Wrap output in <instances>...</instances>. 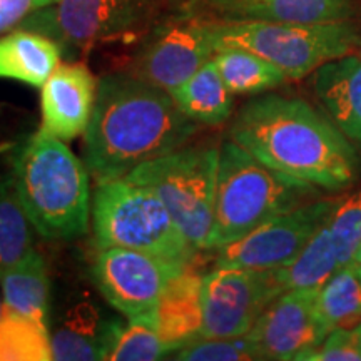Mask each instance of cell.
<instances>
[{
  "mask_svg": "<svg viewBox=\"0 0 361 361\" xmlns=\"http://www.w3.org/2000/svg\"><path fill=\"white\" fill-rule=\"evenodd\" d=\"M169 90L134 74H107L84 133V164L99 183L119 179L183 147L197 130Z\"/></svg>",
  "mask_w": 361,
  "mask_h": 361,
  "instance_id": "1",
  "label": "cell"
},
{
  "mask_svg": "<svg viewBox=\"0 0 361 361\" xmlns=\"http://www.w3.org/2000/svg\"><path fill=\"white\" fill-rule=\"evenodd\" d=\"M229 135L268 168L319 189L343 191L358 176L348 137L300 97L252 99L238 112Z\"/></svg>",
  "mask_w": 361,
  "mask_h": 361,
  "instance_id": "2",
  "label": "cell"
},
{
  "mask_svg": "<svg viewBox=\"0 0 361 361\" xmlns=\"http://www.w3.org/2000/svg\"><path fill=\"white\" fill-rule=\"evenodd\" d=\"M13 183L34 229L45 239H74L89 228V173L64 141L30 135L13 152Z\"/></svg>",
  "mask_w": 361,
  "mask_h": 361,
  "instance_id": "3",
  "label": "cell"
},
{
  "mask_svg": "<svg viewBox=\"0 0 361 361\" xmlns=\"http://www.w3.org/2000/svg\"><path fill=\"white\" fill-rule=\"evenodd\" d=\"M318 189L268 168L234 141L223 142L214 219L206 251L221 250L274 216L318 200Z\"/></svg>",
  "mask_w": 361,
  "mask_h": 361,
  "instance_id": "4",
  "label": "cell"
},
{
  "mask_svg": "<svg viewBox=\"0 0 361 361\" xmlns=\"http://www.w3.org/2000/svg\"><path fill=\"white\" fill-rule=\"evenodd\" d=\"M99 250L126 247L179 266L192 264L197 250L180 233L161 197L144 184L119 178L99 183L92 201Z\"/></svg>",
  "mask_w": 361,
  "mask_h": 361,
  "instance_id": "5",
  "label": "cell"
},
{
  "mask_svg": "<svg viewBox=\"0 0 361 361\" xmlns=\"http://www.w3.org/2000/svg\"><path fill=\"white\" fill-rule=\"evenodd\" d=\"M216 51L241 47L279 67L288 79H303L318 67L348 56L360 44L358 30L346 20L293 24L266 20H223L213 25Z\"/></svg>",
  "mask_w": 361,
  "mask_h": 361,
  "instance_id": "6",
  "label": "cell"
},
{
  "mask_svg": "<svg viewBox=\"0 0 361 361\" xmlns=\"http://www.w3.org/2000/svg\"><path fill=\"white\" fill-rule=\"evenodd\" d=\"M218 166L216 147H179L142 162L124 178L151 188L194 250L206 251L214 219Z\"/></svg>",
  "mask_w": 361,
  "mask_h": 361,
  "instance_id": "7",
  "label": "cell"
},
{
  "mask_svg": "<svg viewBox=\"0 0 361 361\" xmlns=\"http://www.w3.org/2000/svg\"><path fill=\"white\" fill-rule=\"evenodd\" d=\"M157 7L159 0H57L30 13L19 27L75 51L142 29Z\"/></svg>",
  "mask_w": 361,
  "mask_h": 361,
  "instance_id": "8",
  "label": "cell"
},
{
  "mask_svg": "<svg viewBox=\"0 0 361 361\" xmlns=\"http://www.w3.org/2000/svg\"><path fill=\"white\" fill-rule=\"evenodd\" d=\"M284 291L276 269L214 266L202 279V338L245 336Z\"/></svg>",
  "mask_w": 361,
  "mask_h": 361,
  "instance_id": "9",
  "label": "cell"
},
{
  "mask_svg": "<svg viewBox=\"0 0 361 361\" xmlns=\"http://www.w3.org/2000/svg\"><path fill=\"white\" fill-rule=\"evenodd\" d=\"M213 20L191 13H180L162 22L135 56L133 74L171 92L213 59Z\"/></svg>",
  "mask_w": 361,
  "mask_h": 361,
  "instance_id": "10",
  "label": "cell"
},
{
  "mask_svg": "<svg viewBox=\"0 0 361 361\" xmlns=\"http://www.w3.org/2000/svg\"><path fill=\"white\" fill-rule=\"evenodd\" d=\"M338 200H314L274 216L245 238L221 247L214 266L276 269L290 264L303 251Z\"/></svg>",
  "mask_w": 361,
  "mask_h": 361,
  "instance_id": "11",
  "label": "cell"
},
{
  "mask_svg": "<svg viewBox=\"0 0 361 361\" xmlns=\"http://www.w3.org/2000/svg\"><path fill=\"white\" fill-rule=\"evenodd\" d=\"M319 288L286 290L271 301L247 338L261 360L303 361L305 355L319 346L331 328L318 306Z\"/></svg>",
  "mask_w": 361,
  "mask_h": 361,
  "instance_id": "12",
  "label": "cell"
},
{
  "mask_svg": "<svg viewBox=\"0 0 361 361\" xmlns=\"http://www.w3.org/2000/svg\"><path fill=\"white\" fill-rule=\"evenodd\" d=\"M186 266L126 247H102L92 264V279L107 303L137 318L156 308L168 283Z\"/></svg>",
  "mask_w": 361,
  "mask_h": 361,
  "instance_id": "13",
  "label": "cell"
},
{
  "mask_svg": "<svg viewBox=\"0 0 361 361\" xmlns=\"http://www.w3.org/2000/svg\"><path fill=\"white\" fill-rule=\"evenodd\" d=\"M40 89L44 133L66 142L87 130L99 89L87 66L59 64Z\"/></svg>",
  "mask_w": 361,
  "mask_h": 361,
  "instance_id": "14",
  "label": "cell"
},
{
  "mask_svg": "<svg viewBox=\"0 0 361 361\" xmlns=\"http://www.w3.org/2000/svg\"><path fill=\"white\" fill-rule=\"evenodd\" d=\"M314 96L324 116L361 144V56H343L314 71Z\"/></svg>",
  "mask_w": 361,
  "mask_h": 361,
  "instance_id": "15",
  "label": "cell"
},
{
  "mask_svg": "<svg viewBox=\"0 0 361 361\" xmlns=\"http://www.w3.org/2000/svg\"><path fill=\"white\" fill-rule=\"evenodd\" d=\"M202 279L191 264L179 271L157 301L154 314L157 329L169 353L201 336Z\"/></svg>",
  "mask_w": 361,
  "mask_h": 361,
  "instance_id": "16",
  "label": "cell"
},
{
  "mask_svg": "<svg viewBox=\"0 0 361 361\" xmlns=\"http://www.w3.org/2000/svg\"><path fill=\"white\" fill-rule=\"evenodd\" d=\"M224 20L324 24L346 20L350 0H207Z\"/></svg>",
  "mask_w": 361,
  "mask_h": 361,
  "instance_id": "17",
  "label": "cell"
},
{
  "mask_svg": "<svg viewBox=\"0 0 361 361\" xmlns=\"http://www.w3.org/2000/svg\"><path fill=\"white\" fill-rule=\"evenodd\" d=\"M62 49L56 40L29 29H13L0 37V79L42 87L61 64Z\"/></svg>",
  "mask_w": 361,
  "mask_h": 361,
  "instance_id": "18",
  "label": "cell"
},
{
  "mask_svg": "<svg viewBox=\"0 0 361 361\" xmlns=\"http://www.w3.org/2000/svg\"><path fill=\"white\" fill-rule=\"evenodd\" d=\"M112 324L114 323H104L90 303L75 305L66 322L51 335L52 360H106Z\"/></svg>",
  "mask_w": 361,
  "mask_h": 361,
  "instance_id": "19",
  "label": "cell"
},
{
  "mask_svg": "<svg viewBox=\"0 0 361 361\" xmlns=\"http://www.w3.org/2000/svg\"><path fill=\"white\" fill-rule=\"evenodd\" d=\"M171 96L179 109L197 124H223L233 111V92L224 84L213 59L171 90Z\"/></svg>",
  "mask_w": 361,
  "mask_h": 361,
  "instance_id": "20",
  "label": "cell"
},
{
  "mask_svg": "<svg viewBox=\"0 0 361 361\" xmlns=\"http://www.w3.org/2000/svg\"><path fill=\"white\" fill-rule=\"evenodd\" d=\"M4 305L29 316L49 329V276L47 264L39 251L32 250L19 263L0 276Z\"/></svg>",
  "mask_w": 361,
  "mask_h": 361,
  "instance_id": "21",
  "label": "cell"
},
{
  "mask_svg": "<svg viewBox=\"0 0 361 361\" xmlns=\"http://www.w3.org/2000/svg\"><path fill=\"white\" fill-rule=\"evenodd\" d=\"M213 61L233 94H259L286 82V74L258 54L241 47L216 51Z\"/></svg>",
  "mask_w": 361,
  "mask_h": 361,
  "instance_id": "22",
  "label": "cell"
},
{
  "mask_svg": "<svg viewBox=\"0 0 361 361\" xmlns=\"http://www.w3.org/2000/svg\"><path fill=\"white\" fill-rule=\"evenodd\" d=\"M32 228L12 176L0 179V276L34 250Z\"/></svg>",
  "mask_w": 361,
  "mask_h": 361,
  "instance_id": "23",
  "label": "cell"
},
{
  "mask_svg": "<svg viewBox=\"0 0 361 361\" xmlns=\"http://www.w3.org/2000/svg\"><path fill=\"white\" fill-rule=\"evenodd\" d=\"M52 360L51 331L4 305L0 314V361Z\"/></svg>",
  "mask_w": 361,
  "mask_h": 361,
  "instance_id": "24",
  "label": "cell"
},
{
  "mask_svg": "<svg viewBox=\"0 0 361 361\" xmlns=\"http://www.w3.org/2000/svg\"><path fill=\"white\" fill-rule=\"evenodd\" d=\"M318 306L329 328H350L361 322V268L350 263L336 271L318 291Z\"/></svg>",
  "mask_w": 361,
  "mask_h": 361,
  "instance_id": "25",
  "label": "cell"
},
{
  "mask_svg": "<svg viewBox=\"0 0 361 361\" xmlns=\"http://www.w3.org/2000/svg\"><path fill=\"white\" fill-rule=\"evenodd\" d=\"M169 353L157 329L154 310L128 324H112L106 360L109 361H154Z\"/></svg>",
  "mask_w": 361,
  "mask_h": 361,
  "instance_id": "26",
  "label": "cell"
},
{
  "mask_svg": "<svg viewBox=\"0 0 361 361\" xmlns=\"http://www.w3.org/2000/svg\"><path fill=\"white\" fill-rule=\"evenodd\" d=\"M329 238L338 255L341 268L353 261L361 241V191L345 200H338L336 206L324 219Z\"/></svg>",
  "mask_w": 361,
  "mask_h": 361,
  "instance_id": "27",
  "label": "cell"
},
{
  "mask_svg": "<svg viewBox=\"0 0 361 361\" xmlns=\"http://www.w3.org/2000/svg\"><path fill=\"white\" fill-rule=\"evenodd\" d=\"M176 360L184 361H251L261 356L245 336L238 338H196L176 351Z\"/></svg>",
  "mask_w": 361,
  "mask_h": 361,
  "instance_id": "28",
  "label": "cell"
},
{
  "mask_svg": "<svg viewBox=\"0 0 361 361\" xmlns=\"http://www.w3.org/2000/svg\"><path fill=\"white\" fill-rule=\"evenodd\" d=\"M303 361H361V322L350 328H335Z\"/></svg>",
  "mask_w": 361,
  "mask_h": 361,
  "instance_id": "29",
  "label": "cell"
},
{
  "mask_svg": "<svg viewBox=\"0 0 361 361\" xmlns=\"http://www.w3.org/2000/svg\"><path fill=\"white\" fill-rule=\"evenodd\" d=\"M57 0H0V37L19 27L30 13L52 6Z\"/></svg>",
  "mask_w": 361,
  "mask_h": 361,
  "instance_id": "30",
  "label": "cell"
},
{
  "mask_svg": "<svg viewBox=\"0 0 361 361\" xmlns=\"http://www.w3.org/2000/svg\"><path fill=\"white\" fill-rule=\"evenodd\" d=\"M351 263H356V264H360V263H361V241H360L358 250H356L355 256H353V261H351Z\"/></svg>",
  "mask_w": 361,
  "mask_h": 361,
  "instance_id": "31",
  "label": "cell"
},
{
  "mask_svg": "<svg viewBox=\"0 0 361 361\" xmlns=\"http://www.w3.org/2000/svg\"><path fill=\"white\" fill-rule=\"evenodd\" d=\"M2 310H4V303H2V300H0V314H2Z\"/></svg>",
  "mask_w": 361,
  "mask_h": 361,
  "instance_id": "32",
  "label": "cell"
},
{
  "mask_svg": "<svg viewBox=\"0 0 361 361\" xmlns=\"http://www.w3.org/2000/svg\"><path fill=\"white\" fill-rule=\"evenodd\" d=\"M206 2H207V0H206Z\"/></svg>",
  "mask_w": 361,
  "mask_h": 361,
  "instance_id": "33",
  "label": "cell"
}]
</instances>
